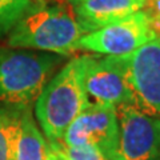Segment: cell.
<instances>
[{
	"label": "cell",
	"mask_w": 160,
	"mask_h": 160,
	"mask_svg": "<svg viewBox=\"0 0 160 160\" xmlns=\"http://www.w3.org/2000/svg\"><path fill=\"white\" fill-rule=\"evenodd\" d=\"M59 142L69 147H93L108 160H118L119 120L116 107L89 104L69 124Z\"/></svg>",
	"instance_id": "obj_4"
},
{
	"label": "cell",
	"mask_w": 160,
	"mask_h": 160,
	"mask_svg": "<svg viewBox=\"0 0 160 160\" xmlns=\"http://www.w3.org/2000/svg\"><path fill=\"white\" fill-rule=\"evenodd\" d=\"M93 56H76L46 84L35 103V116L49 143L59 142L89 103L84 86L86 72Z\"/></svg>",
	"instance_id": "obj_1"
},
{
	"label": "cell",
	"mask_w": 160,
	"mask_h": 160,
	"mask_svg": "<svg viewBox=\"0 0 160 160\" xmlns=\"http://www.w3.org/2000/svg\"><path fill=\"white\" fill-rule=\"evenodd\" d=\"M59 62L56 53L0 51V102L18 107L36 102Z\"/></svg>",
	"instance_id": "obj_3"
},
{
	"label": "cell",
	"mask_w": 160,
	"mask_h": 160,
	"mask_svg": "<svg viewBox=\"0 0 160 160\" xmlns=\"http://www.w3.org/2000/svg\"><path fill=\"white\" fill-rule=\"evenodd\" d=\"M129 82L133 106L160 116V43L152 39L129 53Z\"/></svg>",
	"instance_id": "obj_8"
},
{
	"label": "cell",
	"mask_w": 160,
	"mask_h": 160,
	"mask_svg": "<svg viewBox=\"0 0 160 160\" xmlns=\"http://www.w3.org/2000/svg\"><path fill=\"white\" fill-rule=\"evenodd\" d=\"M51 148H52V147H51ZM48 160H66V159H64L58 151H55V149L52 148V153H51V156H49Z\"/></svg>",
	"instance_id": "obj_15"
},
{
	"label": "cell",
	"mask_w": 160,
	"mask_h": 160,
	"mask_svg": "<svg viewBox=\"0 0 160 160\" xmlns=\"http://www.w3.org/2000/svg\"><path fill=\"white\" fill-rule=\"evenodd\" d=\"M39 3V0H0V36L11 31Z\"/></svg>",
	"instance_id": "obj_12"
},
{
	"label": "cell",
	"mask_w": 160,
	"mask_h": 160,
	"mask_svg": "<svg viewBox=\"0 0 160 160\" xmlns=\"http://www.w3.org/2000/svg\"><path fill=\"white\" fill-rule=\"evenodd\" d=\"M89 104L119 107L133 106V92L129 82V55L93 56L84 79Z\"/></svg>",
	"instance_id": "obj_7"
},
{
	"label": "cell",
	"mask_w": 160,
	"mask_h": 160,
	"mask_svg": "<svg viewBox=\"0 0 160 160\" xmlns=\"http://www.w3.org/2000/svg\"><path fill=\"white\" fill-rule=\"evenodd\" d=\"M51 153V144L35 123L31 109L28 106L20 107L13 160H48Z\"/></svg>",
	"instance_id": "obj_10"
},
{
	"label": "cell",
	"mask_w": 160,
	"mask_h": 160,
	"mask_svg": "<svg viewBox=\"0 0 160 160\" xmlns=\"http://www.w3.org/2000/svg\"><path fill=\"white\" fill-rule=\"evenodd\" d=\"M119 120L118 160H160V116L132 104L116 107Z\"/></svg>",
	"instance_id": "obj_6"
},
{
	"label": "cell",
	"mask_w": 160,
	"mask_h": 160,
	"mask_svg": "<svg viewBox=\"0 0 160 160\" xmlns=\"http://www.w3.org/2000/svg\"><path fill=\"white\" fill-rule=\"evenodd\" d=\"M49 144L66 160H108L99 149L93 147H69L60 142Z\"/></svg>",
	"instance_id": "obj_13"
},
{
	"label": "cell",
	"mask_w": 160,
	"mask_h": 160,
	"mask_svg": "<svg viewBox=\"0 0 160 160\" xmlns=\"http://www.w3.org/2000/svg\"><path fill=\"white\" fill-rule=\"evenodd\" d=\"M158 40H159V43H160V38H158Z\"/></svg>",
	"instance_id": "obj_16"
},
{
	"label": "cell",
	"mask_w": 160,
	"mask_h": 160,
	"mask_svg": "<svg viewBox=\"0 0 160 160\" xmlns=\"http://www.w3.org/2000/svg\"><path fill=\"white\" fill-rule=\"evenodd\" d=\"M19 116L20 107L15 109L0 108V160H13Z\"/></svg>",
	"instance_id": "obj_11"
},
{
	"label": "cell",
	"mask_w": 160,
	"mask_h": 160,
	"mask_svg": "<svg viewBox=\"0 0 160 160\" xmlns=\"http://www.w3.org/2000/svg\"><path fill=\"white\" fill-rule=\"evenodd\" d=\"M39 2H42V0H39Z\"/></svg>",
	"instance_id": "obj_17"
},
{
	"label": "cell",
	"mask_w": 160,
	"mask_h": 160,
	"mask_svg": "<svg viewBox=\"0 0 160 160\" xmlns=\"http://www.w3.org/2000/svg\"><path fill=\"white\" fill-rule=\"evenodd\" d=\"M155 38L143 9L109 26L88 32L80 38L76 51H87L106 56H123Z\"/></svg>",
	"instance_id": "obj_5"
},
{
	"label": "cell",
	"mask_w": 160,
	"mask_h": 160,
	"mask_svg": "<svg viewBox=\"0 0 160 160\" xmlns=\"http://www.w3.org/2000/svg\"><path fill=\"white\" fill-rule=\"evenodd\" d=\"M84 35L68 2L48 6L42 0L9 31L7 44L11 48L69 55L76 51Z\"/></svg>",
	"instance_id": "obj_2"
},
{
	"label": "cell",
	"mask_w": 160,
	"mask_h": 160,
	"mask_svg": "<svg viewBox=\"0 0 160 160\" xmlns=\"http://www.w3.org/2000/svg\"><path fill=\"white\" fill-rule=\"evenodd\" d=\"M84 32H92L143 9L146 0H68Z\"/></svg>",
	"instance_id": "obj_9"
},
{
	"label": "cell",
	"mask_w": 160,
	"mask_h": 160,
	"mask_svg": "<svg viewBox=\"0 0 160 160\" xmlns=\"http://www.w3.org/2000/svg\"><path fill=\"white\" fill-rule=\"evenodd\" d=\"M155 38H160V0H146L143 7Z\"/></svg>",
	"instance_id": "obj_14"
}]
</instances>
